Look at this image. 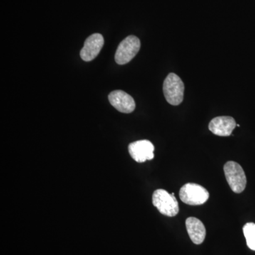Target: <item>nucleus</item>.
Instances as JSON below:
<instances>
[{"instance_id":"nucleus-1","label":"nucleus","mask_w":255,"mask_h":255,"mask_svg":"<svg viewBox=\"0 0 255 255\" xmlns=\"http://www.w3.org/2000/svg\"><path fill=\"white\" fill-rule=\"evenodd\" d=\"M152 204L161 214L169 217L177 216L179 211L178 201L174 193L169 194L164 189H157L152 195Z\"/></svg>"},{"instance_id":"nucleus-2","label":"nucleus","mask_w":255,"mask_h":255,"mask_svg":"<svg viewBox=\"0 0 255 255\" xmlns=\"http://www.w3.org/2000/svg\"><path fill=\"white\" fill-rule=\"evenodd\" d=\"M163 92L169 104L179 105L184 100V82L176 74L169 73L164 81Z\"/></svg>"},{"instance_id":"nucleus-3","label":"nucleus","mask_w":255,"mask_h":255,"mask_svg":"<svg viewBox=\"0 0 255 255\" xmlns=\"http://www.w3.org/2000/svg\"><path fill=\"white\" fill-rule=\"evenodd\" d=\"M179 197L182 202L188 205H202L209 199V193L199 184L187 183L181 188Z\"/></svg>"},{"instance_id":"nucleus-4","label":"nucleus","mask_w":255,"mask_h":255,"mask_svg":"<svg viewBox=\"0 0 255 255\" xmlns=\"http://www.w3.org/2000/svg\"><path fill=\"white\" fill-rule=\"evenodd\" d=\"M224 173L233 192H243L246 187L247 178L243 167L237 162L229 161L224 165Z\"/></svg>"},{"instance_id":"nucleus-5","label":"nucleus","mask_w":255,"mask_h":255,"mask_svg":"<svg viewBox=\"0 0 255 255\" xmlns=\"http://www.w3.org/2000/svg\"><path fill=\"white\" fill-rule=\"evenodd\" d=\"M140 48V41L137 37L129 36L121 42L115 54V60L119 65H125L137 55Z\"/></svg>"},{"instance_id":"nucleus-6","label":"nucleus","mask_w":255,"mask_h":255,"mask_svg":"<svg viewBox=\"0 0 255 255\" xmlns=\"http://www.w3.org/2000/svg\"><path fill=\"white\" fill-rule=\"evenodd\" d=\"M155 147L147 140H137L128 145V152L134 160L139 163L151 160L154 158Z\"/></svg>"},{"instance_id":"nucleus-7","label":"nucleus","mask_w":255,"mask_h":255,"mask_svg":"<svg viewBox=\"0 0 255 255\" xmlns=\"http://www.w3.org/2000/svg\"><path fill=\"white\" fill-rule=\"evenodd\" d=\"M105 43L104 37L100 33H94L87 38L80 51V57L84 61H92L100 54Z\"/></svg>"},{"instance_id":"nucleus-8","label":"nucleus","mask_w":255,"mask_h":255,"mask_svg":"<svg viewBox=\"0 0 255 255\" xmlns=\"http://www.w3.org/2000/svg\"><path fill=\"white\" fill-rule=\"evenodd\" d=\"M111 105L116 110L124 114L132 113L135 109V103L131 96L122 90H115L109 95Z\"/></svg>"},{"instance_id":"nucleus-9","label":"nucleus","mask_w":255,"mask_h":255,"mask_svg":"<svg viewBox=\"0 0 255 255\" xmlns=\"http://www.w3.org/2000/svg\"><path fill=\"white\" fill-rule=\"evenodd\" d=\"M236 127L237 124L233 117H219L211 121L209 128L215 135L219 136H230Z\"/></svg>"},{"instance_id":"nucleus-10","label":"nucleus","mask_w":255,"mask_h":255,"mask_svg":"<svg viewBox=\"0 0 255 255\" xmlns=\"http://www.w3.org/2000/svg\"><path fill=\"white\" fill-rule=\"evenodd\" d=\"M188 234L191 241L196 245H200L206 238V228L200 220L194 217L188 218L186 221Z\"/></svg>"},{"instance_id":"nucleus-11","label":"nucleus","mask_w":255,"mask_h":255,"mask_svg":"<svg viewBox=\"0 0 255 255\" xmlns=\"http://www.w3.org/2000/svg\"><path fill=\"white\" fill-rule=\"evenodd\" d=\"M243 233L248 248L252 251H255V223H248L245 225Z\"/></svg>"}]
</instances>
